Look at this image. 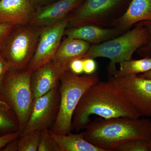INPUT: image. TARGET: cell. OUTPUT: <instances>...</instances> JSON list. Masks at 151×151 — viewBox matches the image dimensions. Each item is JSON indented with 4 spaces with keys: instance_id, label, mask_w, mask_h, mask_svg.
Here are the masks:
<instances>
[{
    "instance_id": "obj_4",
    "label": "cell",
    "mask_w": 151,
    "mask_h": 151,
    "mask_svg": "<svg viewBox=\"0 0 151 151\" xmlns=\"http://www.w3.org/2000/svg\"><path fill=\"white\" fill-rule=\"evenodd\" d=\"M150 40V34L145 27H135L116 37L98 44L92 45L84 58H108V75L113 76L117 70L116 65L124 60L132 59L133 55Z\"/></svg>"
},
{
    "instance_id": "obj_22",
    "label": "cell",
    "mask_w": 151,
    "mask_h": 151,
    "mask_svg": "<svg viewBox=\"0 0 151 151\" xmlns=\"http://www.w3.org/2000/svg\"><path fill=\"white\" fill-rule=\"evenodd\" d=\"M48 129H45L41 131L38 151H60L56 142L49 135Z\"/></svg>"
},
{
    "instance_id": "obj_8",
    "label": "cell",
    "mask_w": 151,
    "mask_h": 151,
    "mask_svg": "<svg viewBox=\"0 0 151 151\" xmlns=\"http://www.w3.org/2000/svg\"><path fill=\"white\" fill-rule=\"evenodd\" d=\"M71 17L70 13L59 22L40 29L36 50L27 69L34 71L53 60Z\"/></svg>"
},
{
    "instance_id": "obj_28",
    "label": "cell",
    "mask_w": 151,
    "mask_h": 151,
    "mask_svg": "<svg viewBox=\"0 0 151 151\" xmlns=\"http://www.w3.org/2000/svg\"><path fill=\"white\" fill-rule=\"evenodd\" d=\"M69 70L71 72L77 75L84 73L83 59L74 60L70 63Z\"/></svg>"
},
{
    "instance_id": "obj_5",
    "label": "cell",
    "mask_w": 151,
    "mask_h": 151,
    "mask_svg": "<svg viewBox=\"0 0 151 151\" xmlns=\"http://www.w3.org/2000/svg\"><path fill=\"white\" fill-rule=\"evenodd\" d=\"M32 72L28 69L10 70L4 79L1 92L17 118L20 132L27 123L34 103L31 87Z\"/></svg>"
},
{
    "instance_id": "obj_9",
    "label": "cell",
    "mask_w": 151,
    "mask_h": 151,
    "mask_svg": "<svg viewBox=\"0 0 151 151\" xmlns=\"http://www.w3.org/2000/svg\"><path fill=\"white\" fill-rule=\"evenodd\" d=\"M60 101L59 85L37 99L27 123L20 136L51 127L57 116Z\"/></svg>"
},
{
    "instance_id": "obj_19",
    "label": "cell",
    "mask_w": 151,
    "mask_h": 151,
    "mask_svg": "<svg viewBox=\"0 0 151 151\" xmlns=\"http://www.w3.org/2000/svg\"><path fill=\"white\" fill-rule=\"evenodd\" d=\"M18 131H19V126L17 118L8 103L0 95V132L5 134Z\"/></svg>"
},
{
    "instance_id": "obj_31",
    "label": "cell",
    "mask_w": 151,
    "mask_h": 151,
    "mask_svg": "<svg viewBox=\"0 0 151 151\" xmlns=\"http://www.w3.org/2000/svg\"><path fill=\"white\" fill-rule=\"evenodd\" d=\"M31 3L33 5V6L40 5V4L47 1L49 0H29Z\"/></svg>"
},
{
    "instance_id": "obj_1",
    "label": "cell",
    "mask_w": 151,
    "mask_h": 151,
    "mask_svg": "<svg viewBox=\"0 0 151 151\" xmlns=\"http://www.w3.org/2000/svg\"><path fill=\"white\" fill-rule=\"evenodd\" d=\"M93 115L108 119L127 116L138 118L139 114L124 96L113 76L108 75L106 81H99L83 94L73 114V130L85 129Z\"/></svg>"
},
{
    "instance_id": "obj_25",
    "label": "cell",
    "mask_w": 151,
    "mask_h": 151,
    "mask_svg": "<svg viewBox=\"0 0 151 151\" xmlns=\"http://www.w3.org/2000/svg\"><path fill=\"white\" fill-rule=\"evenodd\" d=\"M20 134V132L18 131L0 136V151L2 150L9 143L18 139Z\"/></svg>"
},
{
    "instance_id": "obj_18",
    "label": "cell",
    "mask_w": 151,
    "mask_h": 151,
    "mask_svg": "<svg viewBox=\"0 0 151 151\" xmlns=\"http://www.w3.org/2000/svg\"><path fill=\"white\" fill-rule=\"evenodd\" d=\"M119 64V69L116 70L113 75L115 78L137 76L151 70V57H145L139 60H124Z\"/></svg>"
},
{
    "instance_id": "obj_20",
    "label": "cell",
    "mask_w": 151,
    "mask_h": 151,
    "mask_svg": "<svg viewBox=\"0 0 151 151\" xmlns=\"http://www.w3.org/2000/svg\"><path fill=\"white\" fill-rule=\"evenodd\" d=\"M41 131H37L20 136L18 139V151H38Z\"/></svg>"
},
{
    "instance_id": "obj_11",
    "label": "cell",
    "mask_w": 151,
    "mask_h": 151,
    "mask_svg": "<svg viewBox=\"0 0 151 151\" xmlns=\"http://www.w3.org/2000/svg\"><path fill=\"white\" fill-rule=\"evenodd\" d=\"M84 0H59L38 7L33 14L30 25L43 28L61 21L76 9Z\"/></svg>"
},
{
    "instance_id": "obj_24",
    "label": "cell",
    "mask_w": 151,
    "mask_h": 151,
    "mask_svg": "<svg viewBox=\"0 0 151 151\" xmlns=\"http://www.w3.org/2000/svg\"><path fill=\"white\" fill-rule=\"evenodd\" d=\"M136 24L142 26L147 28L150 34V40L148 43L139 49L137 51H139V53L145 57H151V21H145L141 22Z\"/></svg>"
},
{
    "instance_id": "obj_2",
    "label": "cell",
    "mask_w": 151,
    "mask_h": 151,
    "mask_svg": "<svg viewBox=\"0 0 151 151\" xmlns=\"http://www.w3.org/2000/svg\"><path fill=\"white\" fill-rule=\"evenodd\" d=\"M85 129L86 140L104 151H115L119 145L132 140H151V119L147 117L97 118Z\"/></svg>"
},
{
    "instance_id": "obj_27",
    "label": "cell",
    "mask_w": 151,
    "mask_h": 151,
    "mask_svg": "<svg viewBox=\"0 0 151 151\" xmlns=\"http://www.w3.org/2000/svg\"><path fill=\"white\" fill-rule=\"evenodd\" d=\"M84 73L86 75H91L95 73L97 65L94 59L91 58H83Z\"/></svg>"
},
{
    "instance_id": "obj_21",
    "label": "cell",
    "mask_w": 151,
    "mask_h": 151,
    "mask_svg": "<svg viewBox=\"0 0 151 151\" xmlns=\"http://www.w3.org/2000/svg\"><path fill=\"white\" fill-rule=\"evenodd\" d=\"M115 151H151V140H132L119 145Z\"/></svg>"
},
{
    "instance_id": "obj_15",
    "label": "cell",
    "mask_w": 151,
    "mask_h": 151,
    "mask_svg": "<svg viewBox=\"0 0 151 151\" xmlns=\"http://www.w3.org/2000/svg\"><path fill=\"white\" fill-rule=\"evenodd\" d=\"M124 33L115 27L86 25L78 27L67 28L64 35L67 37L81 40L90 45H95L112 39Z\"/></svg>"
},
{
    "instance_id": "obj_3",
    "label": "cell",
    "mask_w": 151,
    "mask_h": 151,
    "mask_svg": "<svg viewBox=\"0 0 151 151\" xmlns=\"http://www.w3.org/2000/svg\"><path fill=\"white\" fill-rule=\"evenodd\" d=\"M100 80L96 73L80 76L69 70L65 72L60 82V101L58 113L49 130L58 135L70 134L73 130V114L80 99L90 86Z\"/></svg>"
},
{
    "instance_id": "obj_16",
    "label": "cell",
    "mask_w": 151,
    "mask_h": 151,
    "mask_svg": "<svg viewBox=\"0 0 151 151\" xmlns=\"http://www.w3.org/2000/svg\"><path fill=\"white\" fill-rule=\"evenodd\" d=\"M91 46L90 44L77 39L65 37L61 42L52 61L63 71L69 70L73 60L83 59Z\"/></svg>"
},
{
    "instance_id": "obj_13",
    "label": "cell",
    "mask_w": 151,
    "mask_h": 151,
    "mask_svg": "<svg viewBox=\"0 0 151 151\" xmlns=\"http://www.w3.org/2000/svg\"><path fill=\"white\" fill-rule=\"evenodd\" d=\"M35 11L29 0H0V23L29 24Z\"/></svg>"
},
{
    "instance_id": "obj_23",
    "label": "cell",
    "mask_w": 151,
    "mask_h": 151,
    "mask_svg": "<svg viewBox=\"0 0 151 151\" xmlns=\"http://www.w3.org/2000/svg\"><path fill=\"white\" fill-rule=\"evenodd\" d=\"M15 26L9 23H0V52L2 51Z\"/></svg>"
},
{
    "instance_id": "obj_7",
    "label": "cell",
    "mask_w": 151,
    "mask_h": 151,
    "mask_svg": "<svg viewBox=\"0 0 151 151\" xmlns=\"http://www.w3.org/2000/svg\"><path fill=\"white\" fill-rule=\"evenodd\" d=\"M125 0H84L71 13L67 28L86 25L103 27H111L114 20L122 14L120 10Z\"/></svg>"
},
{
    "instance_id": "obj_14",
    "label": "cell",
    "mask_w": 151,
    "mask_h": 151,
    "mask_svg": "<svg viewBox=\"0 0 151 151\" xmlns=\"http://www.w3.org/2000/svg\"><path fill=\"white\" fill-rule=\"evenodd\" d=\"M145 21H151V0H132L124 13L113 21L111 27L125 32Z\"/></svg>"
},
{
    "instance_id": "obj_6",
    "label": "cell",
    "mask_w": 151,
    "mask_h": 151,
    "mask_svg": "<svg viewBox=\"0 0 151 151\" xmlns=\"http://www.w3.org/2000/svg\"><path fill=\"white\" fill-rule=\"evenodd\" d=\"M40 33V29L30 25L13 30L1 52L11 70L27 69L35 53Z\"/></svg>"
},
{
    "instance_id": "obj_30",
    "label": "cell",
    "mask_w": 151,
    "mask_h": 151,
    "mask_svg": "<svg viewBox=\"0 0 151 151\" xmlns=\"http://www.w3.org/2000/svg\"><path fill=\"white\" fill-rule=\"evenodd\" d=\"M138 76L141 78H147L151 80V69L145 73H142L138 75Z\"/></svg>"
},
{
    "instance_id": "obj_29",
    "label": "cell",
    "mask_w": 151,
    "mask_h": 151,
    "mask_svg": "<svg viewBox=\"0 0 151 151\" xmlns=\"http://www.w3.org/2000/svg\"><path fill=\"white\" fill-rule=\"evenodd\" d=\"M18 139L12 141L8 144L3 149V151H18Z\"/></svg>"
},
{
    "instance_id": "obj_12",
    "label": "cell",
    "mask_w": 151,
    "mask_h": 151,
    "mask_svg": "<svg viewBox=\"0 0 151 151\" xmlns=\"http://www.w3.org/2000/svg\"><path fill=\"white\" fill-rule=\"evenodd\" d=\"M65 73L52 60L33 71L31 87L34 102L59 86Z\"/></svg>"
},
{
    "instance_id": "obj_26",
    "label": "cell",
    "mask_w": 151,
    "mask_h": 151,
    "mask_svg": "<svg viewBox=\"0 0 151 151\" xmlns=\"http://www.w3.org/2000/svg\"><path fill=\"white\" fill-rule=\"evenodd\" d=\"M11 70L9 63L1 53H0V95H1L2 88L4 79L7 73Z\"/></svg>"
},
{
    "instance_id": "obj_17",
    "label": "cell",
    "mask_w": 151,
    "mask_h": 151,
    "mask_svg": "<svg viewBox=\"0 0 151 151\" xmlns=\"http://www.w3.org/2000/svg\"><path fill=\"white\" fill-rule=\"evenodd\" d=\"M49 136L57 144L60 151H104L86 140L84 132L60 135L48 129Z\"/></svg>"
},
{
    "instance_id": "obj_10",
    "label": "cell",
    "mask_w": 151,
    "mask_h": 151,
    "mask_svg": "<svg viewBox=\"0 0 151 151\" xmlns=\"http://www.w3.org/2000/svg\"><path fill=\"white\" fill-rule=\"evenodd\" d=\"M128 102L141 117L151 118V80L137 76L115 78Z\"/></svg>"
}]
</instances>
